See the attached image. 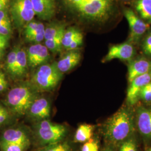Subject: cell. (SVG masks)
<instances>
[{"instance_id": "cell-14", "label": "cell", "mask_w": 151, "mask_h": 151, "mask_svg": "<svg viewBox=\"0 0 151 151\" xmlns=\"http://www.w3.org/2000/svg\"><path fill=\"white\" fill-rule=\"evenodd\" d=\"M151 71V60L139 58L132 60L128 65V82L130 83L138 76L145 75Z\"/></svg>"}, {"instance_id": "cell-15", "label": "cell", "mask_w": 151, "mask_h": 151, "mask_svg": "<svg viewBox=\"0 0 151 151\" xmlns=\"http://www.w3.org/2000/svg\"><path fill=\"white\" fill-rule=\"evenodd\" d=\"M81 59V52L78 50H70L56 63L57 67L62 73L69 72L78 65Z\"/></svg>"}, {"instance_id": "cell-41", "label": "cell", "mask_w": 151, "mask_h": 151, "mask_svg": "<svg viewBox=\"0 0 151 151\" xmlns=\"http://www.w3.org/2000/svg\"><path fill=\"white\" fill-rule=\"evenodd\" d=\"M149 151H151V148L150 150H149Z\"/></svg>"}, {"instance_id": "cell-1", "label": "cell", "mask_w": 151, "mask_h": 151, "mask_svg": "<svg viewBox=\"0 0 151 151\" xmlns=\"http://www.w3.org/2000/svg\"><path fill=\"white\" fill-rule=\"evenodd\" d=\"M65 6L83 22L103 24L111 17L115 0H63Z\"/></svg>"}, {"instance_id": "cell-22", "label": "cell", "mask_w": 151, "mask_h": 151, "mask_svg": "<svg viewBox=\"0 0 151 151\" xmlns=\"http://www.w3.org/2000/svg\"><path fill=\"white\" fill-rule=\"evenodd\" d=\"M30 145V142L17 143L0 141V150L1 151H25Z\"/></svg>"}, {"instance_id": "cell-8", "label": "cell", "mask_w": 151, "mask_h": 151, "mask_svg": "<svg viewBox=\"0 0 151 151\" xmlns=\"http://www.w3.org/2000/svg\"><path fill=\"white\" fill-rule=\"evenodd\" d=\"M135 54V50L129 42L113 45L110 47L107 54L103 58V62L110 61L114 59L130 61Z\"/></svg>"}, {"instance_id": "cell-3", "label": "cell", "mask_w": 151, "mask_h": 151, "mask_svg": "<svg viewBox=\"0 0 151 151\" xmlns=\"http://www.w3.org/2000/svg\"><path fill=\"white\" fill-rule=\"evenodd\" d=\"M63 77L56 63L40 65L32 76V82L35 88L41 91H50L57 86Z\"/></svg>"}, {"instance_id": "cell-9", "label": "cell", "mask_w": 151, "mask_h": 151, "mask_svg": "<svg viewBox=\"0 0 151 151\" xmlns=\"http://www.w3.org/2000/svg\"><path fill=\"white\" fill-rule=\"evenodd\" d=\"M151 82V71L137 77L130 83L127 95V101L130 105H135L140 98V92L148 83Z\"/></svg>"}, {"instance_id": "cell-33", "label": "cell", "mask_w": 151, "mask_h": 151, "mask_svg": "<svg viewBox=\"0 0 151 151\" xmlns=\"http://www.w3.org/2000/svg\"><path fill=\"white\" fill-rule=\"evenodd\" d=\"M140 98L146 102L151 101V91L144 87L140 92Z\"/></svg>"}, {"instance_id": "cell-25", "label": "cell", "mask_w": 151, "mask_h": 151, "mask_svg": "<svg viewBox=\"0 0 151 151\" xmlns=\"http://www.w3.org/2000/svg\"><path fill=\"white\" fill-rule=\"evenodd\" d=\"M18 47L13 49L7 57L6 62V68L7 71L11 75L14 76L16 62V54Z\"/></svg>"}, {"instance_id": "cell-2", "label": "cell", "mask_w": 151, "mask_h": 151, "mask_svg": "<svg viewBox=\"0 0 151 151\" xmlns=\"http://www.w3.org/2000/svg\"><path fill=\"white\" fill-rule=\"evenodd\" d=\"M128 108H122L109 118L104 126V135L114 146L129 138L134 131V118Z\"/></svg>"}, {"instance_id": "cell-30", "label": "cell", "mask_w": 151, "mask_h": 151, "mask_svg": "<svg viewBox=\"0 0 151 151\" xmlns=\"http://www.w3.org/2000/svg\"><path fill=\"white\" fill-rule=\"evenodd\" d=\"M142 50L145 54L151 57V33L145 38L142 43Z\"/></svg>"}, {"instance_id": "cell-36", "label": "cell", "mask_w": 151, "mask_h": 151, "mask_svg": "<svg viewBox=\"0 0 151 151\" xmlns=\"http://www.w3.org/2000/svg\"><path fill=\"white\" fill-rule=\"evenodd\" d=\"M9 20H10V19L8 16L7 10H0V24Z\"/></svg>"}, {"instance_id": "cell-13", "label": "cell", "mask_w": 151, "mask_h": 151, "mask_svg": "<svg viewBox=\"0 0 151 151\" xmlns=\"http://www.w3.org/2000/svg\"><path fill=\"white\" fill-rule=\"evenodd\" d=\"M35 14L41 19L48 20L55 13V0H31Z\"/></svg>"}, {"instance_id": "cell-38", "label": "cell", "mask_w": 151, "mask_h": 151, "mask_svg": "<svg viewBox=\"0 0 151 151\" xmlns=\"http://www.w3.org/2000/svg\"><path fill=\"white\" fill-rule=\"evenodd\" d=\"M145 87L147 88V89H148V90H150V91H151V82H150L149 83H148L147 85H146Z\"/></svg>"}, {"instance_id": "cell-35", "label": "cell", "mask_w": 151, "mask_h": 151, "mask_svg": "<svg viewBox=\"0 0 151 151\" xmlns=\"http://www.w3.org/2000/svg\"><path fill=\"white\" fill-rule=\"evenodd\" d=\"M9 38L0 34V49L4 50L7 47Z\"/></svg>"}, {"instance_id": "cell-6", "label": "cell", "mask_w": 151, "mask_h": 151, "mask_svg": "<svg viewBox=\"0 0 151 151\" xmlns=\"http://www.w3.org/2000/svg\"><path fill=\"white\" fill-rule=\"evenodd\" d=\"M10 12L17 27H25L35 15L31 0H11Z\"/></svg>"}, {"instance_id": "cell-12", "label": "cell", "mask_w": 151, "mask_h": 151, "mask_svg": "<svg viewBox=\"0 0 151 151\" xmlns=\"http://www.w3.org/2000/svg\"><path fill=\"white\" fill-rule=\"evenodd\" d=\"M137 125L144 138L151 139V109L143 106L139 107L137 111Z\"/></svg>"}, {"instance_id": "cell-39", "label": "cell", "mask_w": 151, "mask_h": 151, "mask_svg": "<svg viewBox=\"0 0 151 151\" xmlns=\"http://www.w3.org/2000/svg\"><path fill=\"white\" fill-rule=\"evenodd\" d=\"M4 54V52L3 49H0V60L2 59V58L3 57V55Z\"/></svg>"}, {"instance_id": "cell-37", "label": "cell", "mask_w": 151, "mask_h": 151, "mask_svg": "<svg viewBox=\"0 0 151 151\" xmlns=\"http://www.w3.org/2000/svg\"><path fill=\"white\" fill-rule=\"evenodd\" d=\"M9 0H0V10H6L7 7Z\"/></svg>"}, {"instance_id": "cell-23", "label": "cell", "mask_w": 151, "mask_h": 151, "mask_svg": "<svg viewBox=\"0 0 151 151\" xmlns=\"http://www.w3.org/2000/svg\"><path fill=\"white\" fill-rule=\"evenodd\" d=\"M65 30V27L63 25L58 24H51L45 29L44 39L46 40L54 39Z\"/></svg>"}, {"instance_id": "cell-29", "label": "cell", "mask_w": 151, "mask_h": 151, "mask_svg": "<svg viewBox=\"0 0 151 151\" xmlns=\"http://www.w3.org/2000/svg\"><path fill=\"white\" fill-rule=\"evenodd\" d=\"M11 24L10 20H9L0 24V34L5 36L7 38H10L11 36Z\"/></svg>"}, {"instance_id": "cell-4", "label": "cell", "mask_w": 151, "mask_h": 151, "mask_svg": "<svg viewBox=\"0 0 151 151\" xmlns=\"http://www.w3.org/2000/svg\"><path fill=\"white\" fill-rule=\"evenodd\" d=\"M35 99V94L30 87L20 86L15 87L9 92L6 101L11 111L22 115L27 113Z\"/></svg>"}, {"instance_id": "cell-40", "label": "cell", "mask_w": 151, "mask_h": 151, "mask_svg": "<svg viewBox=\"0 0 151 151\" xmlns=\"http://www.w3.org/2000/svg\"><path fill=\"white\" fill-rule=\"evenodd\" d=\"M103 151H114L113 150H112L111 148H109L108 147L106 148H105L104 150H103Z\"/></svg>"}, {"instance_id": "cell-28", "label": "cell", "mask_w": 151, "mask_h": 151, "mask_svg": "<svg viewBox=\"0 0 151 151\" xmlns=\"http://www.w3.org/2000/svg\"><path fill=\"white\" fill-rule=\"evenodd\" d=\"M81 151H99L97 140L91 139L87 141L82 147Z\"/></svg>"}, {"instance_id": "cell-26", "label": "cell", "mask_w": 151, "mask_h": 151, "mask_svg": "<svg viewBox=\"0 0 151 151\" xmlns=\"http://www.w3.org/2000/svg\"><path fill=\"white\" fill-rule=\"evenodd\" d=\"M42 151H71V149L67 143L59 142L47 146Z\"/></svg>"}, {"instance_id": "cell-27", "label": "cell", "mask_w": 151, "mask_h": 151, "mask_svg": "<svg viewBox=\"0 0 151 151\" xmlns=\"http://www.w3.org/2000/svg\"><path fill=\"white\" fill-rule=\"evenodd\" d=\"M119 151H137V144L134 139L130 137L125 140L121 144Z\"/></svg>"}, {"instance_id": "cell-21", "label": "cell", "mask_w": 151, "mask_h": 151, "mask_svg": "<svg viewBox=\"0 0 151 151\" xmlns=\"http://www.w3.org/2000/svg\"><path fill=\"white\" fill-rule=\"evenodd\" d=\"M81 34L82 33L78 29L75 27H70L65 30L62 42V47L65 49H67L76 38Z\"/></svg>"}, {"instance_id": "cell-42", "label": "cell", "mask_w": 151, "mask_h": 151, "mask_svg": "<svg viewBox=\"0 0 151 151\" xmlns=\"http://www.w3.org/2000/svg\"><path fill=\"white\" fill-rule=\"evenodd\" d=\"M1 65H0V68H1Z\"/></svg>"}, {"instance_id": "cell-10", "label": "cell", "mask_w": 151, "mask_h": 151, "mask_svg": "<svg viewBox=\"0 0 151 151\" xmlns=\"http://www.w3.org/2000/svg\"><path fill=\"white\" fill-rule=\"evenodd\" d=\"M48 50L45 45L40 43L29 47L27 52L28 65L34 68L44 65L49 59Z\"/></svg>"}, {"instance_id": "cell-11", "label": "cell", "mask_w": 151, "mask_h": 151, "mask_svg": "<svg viewBox=\"0 0 151 151\" xmlns=\"http://www.w3.org/2000/svg\"><path fill=\"white\" fill-rule=\"evenodd\" d=\"M29 115L35 120L42 121L48 119L50 114V105L44 97L36 99L32 103L28 111Z\"/></svg>"}, {"instance_id": "cell-24", "label": "cell", "mask_w": 151, "mask_h": 151, "mask_svg": "<svg viewBox=\"0 0 151 151\" xmlns=\"http://www.w3.org/2000/svg\"><path fill=\"white\" fill-rule=\"evenodd\" d=\"M65 32L60 33L59 35L54 39L45 40V45L49 50L53 53L60 52L62 48V42Z\"/></svg>"}, {"instance_id": "cell-19", "label": "cell", "mask_w": 151, "mask_h": 151, "mask_svg": "<svg viewBox=\"0 0 151 151\" xmlns=\"http://www.w3.org/2000/svg\"><path fill=\"white\" fill-rule=\"evenodd\" d=\"M135 9L142 19L151 22V0H137Z\"/></svg>"}, {"instance_id": "cell-16", "label": "cell", "mask_w": 151, "mask_h": 151, "mask_svg": "<svg viewBox=\"0 0 151 151\" xmlns=\"http://www.w3.org/2000/svg\"><path fill=\"white\" fill-rule=\"evenodd\" d=\"M0 141L17 143L30 142L28 136L25 132L20 129H9L6 130L3 133Z\"/></svg>"}, {"instance_id": "cell-32", "label": "cell", "mask_w": 151, "mask_h": 151, "mask_svg": "<svg viewBox=\"0 0 151 151\" xmlns=\"http://www.w3.org/2000/svg\"><path fill=\"white\" fill-rule=\"evenodd\" d=\"M9 118V113L6 108L0 104V126L4 124Z\"/></svg>"}, {"instance_id": "cell-31", "label": "cell", "mask_w": 151, "mask_h": 151, "mask_svg": "<svg viewBox=\"0 0 151 151\" xmlns=\"http://www.w3.org/2000/svg\"><path fill=\"white\" fill-rule=\"evenodd\" d=\"M83 37L82 34H81L78 37L76 38L74 41L70 44L69 48L67 50L68 51L76 50L78 47H80L82 45V44L83 43Z\"/></svg>"}, {"instance_id": "cell-18", "label": "cell", "mask_w": 151, "mask_h": 151, "mask_svg": "<svg viewBox=\"0 0 151 151\" xmlns=\"http://www.w3.org/2000/svg\"><path fill=\"white\" fill-rule=\"evenodd\" d=\"M94 130V126L88 124L80 125L76 130L75 135V142L78 143L86 142L91 139Z\"/></svg>"}, {"instance_id": "cell-20", "label": "cell", "mask_w": 151, "mask_h": 151, "mask_svg": "<svg viewBox=\"0 0 151 151\" xmlns=\"http://www.w3.org/2000/svg\"><path fill=\"white\" fill-rule=\"evenodd\" d=\"M25 37L26 40H28L32 37L39 34L45 32V27L41 22H32L28 23L25 27Z\"/></svg>"}, {"instance_id": "cell-7", "label": "cell", "mask_w": 151, "mask_h": 151, "mask_svg": "<svg viewBox=\"0 0 151 151\" xmlns=\"http://www.w3.org/2000/svg\"><path fill=\"white\" fill-rule=\"evenodd\" d=\"M124 16L129 25L130 43H137L148 28V25L143 21L132 9H127L124 11Z\"/></svg>"}, {"instance_id": "cell-34", "label": "cell", "mask_w": 151, "mask_h": 151, "mask_svg": "<svg viewBox=\"0 0 151 151\" xmlns=\"http://www.w3.org/2000/svg\"><path fill=\"white\" fill-rule=\"evenodd\" d=\"M8 86L7 81L6 79L5 74L0 72V92L4 91L7 88Z\"/></svg>"}, {"instance_id": "cell-5", "label": "cell", "mask_w": 151, "mask_h": 151, "mask_svg": "<svg viewBox=\"0 0 151 151\" xmlns=\"http://www.w3.org/2000/svg\"><path fill=\"white\" fill-rule=\"evenodd\" d=\"M36 132L40 143L49 146L60 142L65 136L67 129L63 125L53 123L45 119L37 124Z\"/></svg>"}, {"instance_id": "cell-17", "label": "cell", "mask_w": 151, "mask_h": 151, "mask_svg": "<svg viewBox=\"0 0 151 151\" xmlns=\"http://www.w3.org/2000/svg\"><path fill=\"white\" fill-rule=\"evenodd\" d=\"M27 53L24 49L18 47L14 76H22L24 75L27 70Z\"/></svg>"}]
</instances>
